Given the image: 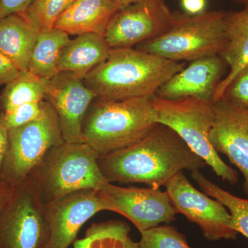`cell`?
Returning a JSON list of instances; mask_svg holds the SVG:
<instances>
[{
	"mask_svg": "<svg viewBox=\"0 0 248 248\" xmlns=\"http://www.w3.org/2000/svg\"><path fill=\"white\" fill-rule=\"evenodd\" d=\"M152 102L158 123L174 130L218 177L232 185L238 182L237 172L221 159L210 141L215 120L213 103L194 99L169 100L155 95Z\"/></svg>",
	"mask_w": 248,
	"mask_h": 248,
	"instance_id": "8992f818",
	"label": "cell"
},
{
	"mask_svg": "<svg viewBox=\"0 0 248 248\" xmlns=\"http://www.w3.org/2000/svg\"><path fill=\"white\" fill-rule=\"evenodd\" d=\"M130 228L121 221L94 223L88 228L83 239L76 240L73 248H140L130 237Z\"/></svg>",
	"mask_w": 248,
	"mask_h": 248,
	"instance_id": "7402d4cb",
	"label": "cell"
},
{
	"mask_svg": "<svg viewBox=\"0 0 248 248\" xmlns=\"http://www.w3.org/2000/svg\"><path fill=\"white\" fill-rule=\"evenodd\" d=\"M98 166L108 183L166 186L177 173L199 170L205 163L174 130L158 124L132 146L99 156Z\"/></svg>",
	"mask_w": 248,
	"mask_h": 248,
	"instance_id": "6da1fadb",
	"label": "cell"
},
{
	"mask_svg": "<svg viewBox=\"0 0 248 248\" xmlns=\"http://www.w3.org/2000/svg\"><path fill=\"white\" fill-rule=\"evenodd\" d=\"M125 6L117 0H76L58 18L53 28L69 35L104 36L112 18Z\"/></svg>",
	"mask_w": 248,
	"mask_h": 248,
	"instance_id": "2e32d148",
	"label": "cell"
},
{
	"mask_svg": "<svg viewBox=\"0 0 248 248\" xmlns=\"http://www.w3.org/2000/svg\"><path fill=\"white\" fill-rule=\"evenodd\" d=\"M141 234L140 248H192L184 234L168 225L155 227Z\"/></svg>",
	"mask_w": 248,
	"mask_h": 248,
	"instance_id": "d4e9b609",
	"label": "cell"
},
{
	"mask_svg": "<svg viewBox=\"0 0 248 248\" xmlns=\"http://www.w3.org/2000/svg\"><path fill=\"white\" fill-rule=\"evenodd\" d=\"M226 65L219 55L193 60L165 83L155 96L169 100L194 99L213 103Z\"/></svg>",
	"mask_w": 248,
	"mask_h": 248,
	"instance_id": "9a60e30c",
	"label": "cell"
},
{
	"mask_svg": "<svg viewBox=\"0 0 248 248\" xmlns=\"http://www.w3.org/2000/svg\"><path fill=\"white\" fill-rule=\"evenodd\" d=\"M152 97L111 100L96 97L83 120L85 143L99 156L144 138L157 124Z\"/></svg>",
	"mask_w": 248,
	"mask_h": 248,
	"instance_id": "3957f363",
	"label": "cell"
},
{
	"mask_svg": "<svg viewBox=\"0 0 248 248\" xmlns=\"http://www.w3.org/2000/svg\"><path fill=\"white\" fill-rule=\"evenodd\" d=\"M125 5L134 4V3L147 2V1H156V0H117Z\"/></svg>",
	"mask_w": 248,
	"mask_h": 248,
	"instance_id": "d6a6232c",
	"label": "cell"
},
{
	"mask_svg": "<svg viewBox=\"0 0 248 248\" xmlns=\"http://www.w3.org/2000/svg\"><path fill=\"white\" fill-rule=\"evenodd\" d=\"M238 4L244 6V9H248V0H234Z\"/></svg>",
	"mask_w": 248,
	"mask_h": 248,
	"instance_id": "836d02e7",
	"label": "cell"
},
{
	"mask_svg": "<svg viewBox=\"0 0 248 248\" xmlns=\"http://www.w3.org/2000/svg\"><path fill=\"white\" fill-rule=\"evenodd\" d=\"M49 79H43L29 71H21L0 96V112L22 104L45 100Z\"/></svg>",
	"mask_w": 248,
	"mask_h": 248,
	"instance_id": "44dd1931",
	"label": "cell"
},
{
	"mask_svg": "<svg viewBox=\"0 0 248 248\" xmlns=\"http://www.w3.org/2000/svg\"><path fill=\"white\" fill-rule=\"evenodd\" d=\"M39 32L31 27L21 14L0 19V51L19 71H29L32 49Z\"/></svg>",
	"mask_w": 248,
	"mask_h": 248,
	"instance_id": "d6986e66",
	"label": "cell"
},
{
	"mask_svg": "<svg viewBox=\"0 0 248 248\" xmlns=\"http://www.w3.org/2000/svg\"><path fill=\"white\" fill-rule=\"evenodd\" d=\"M97 195L104 210L128 218L140 233L175 220L169 196L159 187H124L107 183L97 190Z\"/></svg>",
	"mask_w": 248,
	"mask_h": 248,
	"instance_id": "9c48e42d",
	"label": "cell"
},
{
	"mask_svg": "<svg viewBox=\"0 0 248 248\" xmlns=\"http://www.w3.org/2000/svg\"><path fill=\"white\" fill-rule=\"evenodd\" d=\"M173 18L165 0L134 3L115 14L104 37L111 48H135L166 32Z\"/></svg>",
	"mask_w": 248,
	"mask_h": 248,
	"instance_id": "8fae6325",
	"label": "cell"
},
{
	"mask_svg": "<svg viewBox=\"0 0 248 248\" xmlns=\"http://www.w3.org/2000/svg\"><path fill=\"white\" fill-rule=\"evenodd\" d=\"M111 49L103 35L87 33L77 36L62 49L59 73L68 72L83 79L107 60Z\"/></svg>",
	"mask_w": 248,
	"mask_h": 248,
	"instance_id": "ac0fdd59",
	"label": "cell"
},
{
	"mask_svg": "<svg viewBox=\"0 0 248 248\" xmlns=\"http://www.w3.org/2000/svg\"><path fill=\"white\" fill-rule=\"evenodd\" d=\"M192 177L205 195L216 199L228 209L233 228L248 239V200L239 198L223 190L199 170L193 171Z\"/></svg>",
	"mask_w": 248,
	"mask_h": 248,
	"instance_id": "603a6c76",
	"label": "cell"
},
{
	"mask_svg": "<svg viewBox=\"0 0 248 248\" xmlns=\"http://www.w3.org/2000/svg\"><path fill=\"white\" fill-rule=\"evenodd\" d=\"M19 69L0 51V85H6L19 75Z\"/></svg>",
	"mask_w": 248,
	"mask_h": 248,
	"instance_id": "f1b7e54d",
	"label": "cell"
},
{
	"mask_svg": "<svg viewBox=\"0 0 248 248\" xmlns=\"http://www.w3.org/2000/svg\"><path fill=\"white\" fill-rule=\"evenodd\" d=\"M8 146V130L0 125V181H1V169L5 153Z\"/></svg>",
	"mask_w": 248,
	"mask_h": 248,
	"instance_id": "1f68e13d",
	"label": "cell"
},
{
	"mask_svg": "<svg viewBox=\"0 0 248 248\" xmlns=\"http://www.w3.org/2000/svg\"><path fill=\"white\" fill-rule=\"evenodd\" d=\"M186 14L196 16L205 12L206 0H181Z\"/></svg>",
	"mask_w": 248,
	"mask_h": 248,
	"instance_id": "f546056e",
	"label": "cell"
},
{
	"mask_svg": "<svg viewBox=\"0 0 248 248\" xmlns=\"http://www.w3.org/2000/svg\"><path fill=\"white\" fill-rule=\"evenodd\" d=\"M45 205L50 232L48 248H69L84 223L104 210L94 189L71 192Z\"/></svg>",
	"mask_w": 248,
	"mask_h": 248,
	"instance_id": "5bb4252c",
	"label": "cell"
},
{
	"mask_svg": "<svg viewBox=\"0 0 248 248\" xmlns=\"http://www.w3.org/2000/svg\"><path fill=\"white\" fill-rule=\"evenodd\" d=\"M230 71L217 85L213 103L223 97L233 79L248 66V9L228 13L226 17V41L220 53Z\"/></svg>",
	"mask_w": 248,
	"mask_h": 248,
	"instance_id": "e0dca14e",
	"label": "cell"
},
{
	"mask_svg": "<svg viewBox=\"0 0 248 248\" xmlns=\"http://www.w3.org/2000/svg\"><path fill=\"white\" fill-rule=\"evenodd\" d=\"M185 63L135 48H112L107 60L90 72L84 84L97 97L124 100L153 97Z\"/></svg>",
	"mask_w": 248,
	"mask_h": 248,
	"instance_id": "7a4b0ae2",
	"label": "cell"
},
{
	"mask_svg": "<svg viewBox=\"0 0 248 248\" xmlns=\"http://www.w3.org/2000/svg\"><path fill=\"white\" fill-rule=\"evenodd\" d=\"M16 188L11 187L9 184L0 181V212L11 200Z\"/></svg>",
	"mask_w": 248,
	"mask_h": 248,
	"instance_id": "4dcf8cb0",
	"label": "cell"
},
{
	"mask_svg": "<svg viewBox=\"0 0 248 248\" xmlns=\"http://www.w3.org/2000/svg\"><path fill=\"white\" fill-rule=\"evenodd\" d=\"M227 14L205 11L190 16L174 12L169 30L135 48L175 62L219 55L226 44Z\"/></svg>",
	"mask_w": 248,
	"mask_h": 248,
	"instance_id": "5b68a950",
	"label": "cell"
},
{
	"mask_svg": "<svg viewBox=\"0 0 248 248\" xmlns=\"http://www.w3.org/2000/svg\"><path fill=\"white\" fill-rule=\"evenodd\" d=\"M168 195L176 213H181L198 225L209 241L235 239L238 233L233 228L231 215L218 202L197 190L183 171L166 184Z\"/></svg>",
	"mask_w": 248,
	"mask_h": 248,
	"instance_id": "30bf717a",
	"label": "cell"
},
{
	"mask_svg": "<svg viewBox=\"0 0 248 248\" xmlns=\"http://www.w3.org/2000/svg\"><path fill=\"white\" fill-rule=\"evenodd\" d=\"M215 120L209 135L217 153L226 155L245 178L248 195V109L233 105L226 98L213 103Z\"/></svg>",
	"mask_w": 248,
	"mask_h": 248,
	"instance_id": "4fadbf2b",
	"label": "cell"
},
{
	"mask_svg": "<svg viewBox=\"0 0 248 248\" xmlns=\"http://www.w3.org/2000/svg\"><path fill=\"white\" fill-rule=\"evenodd\" d=\"M44 104L45 100L29 103L0 112V125L9 130L30 123L40 116Z\"/></svg>",
	"mask_w": 248,
	"mask_h": 248,
	"instance_id": "484cf974",
	"label": "cell"
},
{
	"mask_svg": "<svg viewBox=\"0 0 248 248\" xmlns=\"http://www.w3.org/2000/svg\"><path fill=\"white\" fill-rule=\"evenodd\" d=\"M70 40L69 35L55 28L39 32L31 53L29 71L45 79L56 76L62 49Z\"/></svg>",
	"mask_w": 248,
	"mask_h": 248,
	"instance_id": "ffe728a7",
	"label": "cell"
},
{
	"mask_svg": "<svg viewBox=\"0 0 248 248\" xmlns=\"http://www.w3.org/2000/svg\"><path fill=\"white\" fill-rule=\"evenodd\" d=\"M63 142L56 112L45 101L43 110L37 119L8 130L1 181L16 188L27 180L52 148Z\"/></svg>",
	"mask_w": 248,
	"mask_h": 248,
	"instance_id": "52a82bcc",
	"label": "cell"
},
{
	"mask_svg": "<svg viewBox=\"0 0 248 248\" xmlns=\"http://www.w3.org/2000/svg\"><path fill=\"white\" fill-rule=\"evenodd\" d=\"M76 0H35L23 14L27 22L37 32L53 29L58 18Z\"/></svg>",
	"mask_w": 248,
	"mask_h": 248,
	"instance_id": "cb8c5ba5",
	"label": "cell"
},
{
	"mask_svg": "<svg viewBox=\"0 0 248 248\" xmlns=\"http://www.w3.org/2000/svg\"><path fill=\"white\" fill-rule=\"evenodd\" d=\"M81 78L68 72H60L48 80L45 101L53 108L66 142L85 143L83 120L97 97Z\"/></svg>",
	"mask_w": 248,
	"mask_h": 248,
	"instance_id": "7c38bea8",
	"label": "cell"
},
{
	"mask_svg": "<svg viewBox=\"0 0 248 248\" xmlns=\"http://www.w3.org/2000/svg\"><path fill=\"white\" fill-rule=\"evenodd\" d=\"M98 157L86 143L65 141L52 148L29 177L46 205L76 191L99 190L108 183L98 166Z\"/></svg>",
	"mask_w": 248,
	"mask_h": 248,
	"instance_id": "277c9868",
	"label": "cell"
},
{
	"mask_svg": "<svg viewBox=\"0 0 248 248\" xmlns=\"http://www.w3.org/2000/svg\"><path fill=\"white\" fill-rule=\"evenodd\" d=\"M223 97L236 107L248 109V66L235 77Z\"/></svg>",
	"mask_w": 248,
	"mask_h": 248,
	"instance_id": "4316f807",
	"label": "cell"
},
{
	"mask_svg": "<svg viewBox=\"0 0 248 248\" xmlns=\"http://www.w3.org/2000/svg\"><path fill=\"white\" fill-rule=\"evenodd\" d=\"M35 0H0V19L13 14H23Z\"/></svg>",
	"mask_w": 248,
	"mask_h": 248,
	"instance_id": "83f0119b",
	"label": "cell"
},
{
	"mask_svg": "<svg viewBox=\"0 0 248 248\" xmlns=\"http://www.w3.org/2000/svg\"><path fill=\"white\" fill-rule=\"evenodd\" d=\"M46 208L30 177L0 212V248H48Z\"/></svg>",
	"mask_w": 248,
	"mask_h": 248,
	"instance_id": "ba28073f",
	"label": "cell"
}]
</instances>
